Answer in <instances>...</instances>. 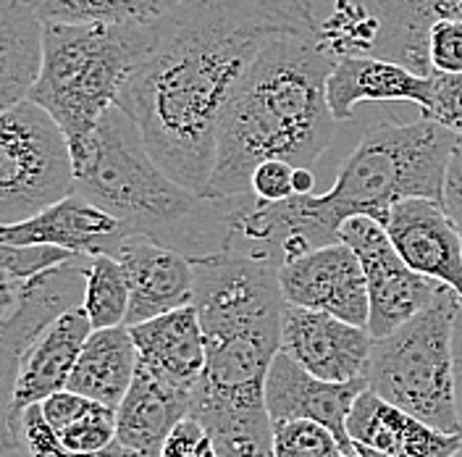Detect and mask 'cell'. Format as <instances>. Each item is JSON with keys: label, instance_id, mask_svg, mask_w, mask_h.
Here are the masks:
<instances>
[{"label": "cell", "instance_id": "38", "mask_svg": "<svg viewBox=\"0 0 462 457\" xmlns=\"http://www.w3.org/2000/svg\"><path fill=\"white\" fill-rule=\"evenodd\" d=\"M5 452H8V450H5V447H3V444H0V457L5 455Z\"/></svg>", "mask_w": 462, "mask_h": 457}, {"label": "cell", "instance_id": "33", "mask_svg": "<svg viewBox=\"0 0 462 457\" xmlns=\"http://www.w3.org/2000/svg\"><path fill=\"white\" fill-rule=\"evenodd\" d=\"M161 457H218L210 434L205 431L200 421L195 418H184L171 436L166 439Z\"/></svg>", "mask_w": 462, "mask_h": 457}, {"label": "cell", "instance_id": "10", "mask_svg": "<svg viewBox=\"0 0 462 457\" xmlns=\"http://www.w3.org/2000/svg\"><path fill=\"white\" fill-rule=\"evenodd\" d=\"M339 242L360 260L371 303L368 331L374 340L397 331L410 318L426 311L444 289V284L415 274L394 250L386 228L374 219H346L339 228Z\"/></svg>", "mask_w": 462, "mask_h": 457}, {"label": "cell", "instance_id": "34", "mask_svg": "<svg viewBox=\"0 0 462 457\" xmlns=\"http://www.w3.org/2000/svg\"><path fill=\"white\" fill-rule=\"evenodd\" d=\"M444 210L447 216L455 221V227L462 231V137L455 153H452V161H449V169H447V182H444Z\"/></svg>", "mask_w": 462, "mask_h": 457}, {"label": "cell", "instance_id": "18", "mask_svg": "<svg viewBox=\"0 0 462 457\" xmlns=\"http://www.w3.org/2000/svg\"><path fill=\"white\" fill-rule=\"evenodd\" d=\"M189 413L192 392L137 366L126 397L116 407V442L137 457H161L166 439Z\"/></svg>", "mask_w": 462, "mask_h": 457}, {"label": "cell", "instance_id": "25", "mask_svg": "<svg viewBox=\"0 0 462 457\" xmlns=\"http://www.w3.org/2000/svg\"><path fill=\"white\" fill-rule=\"evenodd\" d=\"M189 418L200 421L218 457H273V421L268 407L198 405Z\"/></svg>", "mask_w": 462, "mask_h": 457}, {"label": "cell", "instance_id": "39", "mask_svg": "<svg viewBox=\"0 0 462 457\" xmlns=\"http://www.w3.org/2000/svg\"><path fill=\"white\" fill-rule=\"evenodd\" d=\"M345 457H360V455H357V452H355V450H352V452H349V455H345Z\"/></svg>", "mask_w": 462, "mask_h": 457}, {"label": "cell", "instance_id": "9", "mask_svg": "<svg viewBox=\"0 0 462 457\" xmlns=\"http://www.w3.org/2000/svg\"><path fill=\"white\" fill-rule=\"evenodd\" d=\"M74 192V163L56 121L34 103L0 114V227L22 224Z\"/></svg>", "mask_w": 462, "mask_h": 457}, {"label": "cell", "instance_id": "20", "mask_svg": "<svg viewBox=\"0 0 462 457\" xmlns=\"http://www.w3.org/2000/svg\"><path fill=\"white\" fill-rule=\"evenodd\" d=\"M140 366L179 389L195 392L205 371V337L195 305L132 326Z\"/></svg>", "mask_w": 462, "mask_h": 457}, {"label": "cell", "instance_id": "12", "mask_svg": "<svg viewBox=\"0 0 462 457\" xmlns=\"http://www.w3.org/2000/svg\"><path fill=\"white\" fill-rule=\"evenodd\" d=\"M371 347L368 329L297 305L284 308L279 352L320 381L349 384L365 378Z\"/></svg>", "mask_w": 462, "mask_h": 457}, {"label": "cell", "instance_id": "26", "mask_svg": "<svg viewBox=\"0 0 462 457\" xmlns=\"http://www.w3.org/2000/svg\"><path fill=\"white\" fill-rule=\"evenodd\" d=\"M92 331L126 326L129 284L124 268L114 256H95L87 260L85 300H82Z\"/></svg>", "mask_w": 462, "mask_h": 457}, {"label": "cell", "instance_id": "15", "mask_svg": "<svg viewBox=\"0 0 462 457\" xmlns=\"http://www.w3.org/2000/svg\"><path fill=\"white\" fill-rule=\"evenodd\" d=\"M386 234L415 274L462 297V231L441 202L420 198L397 202L389 213Z\"/></svg>", "mask_w": 462, "mask_h": 457}, {"label": "cell", "instance_id": "24", "mask_svg": "<svg viewBox=\"0 0 462 457\" xmlns=\"http://www.w3.org/2000/svg\"><path fill=\"white\" fill-rule=\"evenodd\" d=\"M40 24L144 27L163 22L187 0H27Z\"/></svg>", "mask_w": 462, "mask_h": 457}, {"label": "cell", "instance_id": "21", "mask_svg": "<svg viewBox=\"0 0 462 457\" xmlns=\"http://www.w3.org/2000/svg\"><path fill=\"white\" fill-rule=\"evenodd\" d=\"M431 79L381 58H342L328 74L326 98L337 121L352 118L355 108L365 100H404L420 106V111H429Z\"/></svg>", "mask_w": 462, "mask_h": 457}, {"label": "cell", "instance_id": "11", "mask_svg": "<svg viewBox=\"0 0 462 457\" xmlns=\"http://www.w3.org/2000/svg\"><path fill=\"white\" fill-rule=\"evenodd\" d=\"M279 286L287 305L334 315L345 323L368 329V286L360 260L345 242L287 260L279 268Z\"/></svg>", "mask_w": 462, "mask_h": 457}, {"label": "cell", "instance_id": "37", "mask_svg": "<svg viewBox=\"0 0 462 457\" xmlns=\"http://www.w3.org/2000/svg\"><path fill=\"white\" fill-rule=\"evenodd\" d=\"M352 450L357 452L360 457H386L381 455V452H375V450H368V447H360V444H352Z\"/></svg>", "mask_w": 462, "mask_h": 457}, {"label": "cell", "instance_id": "17", "mask_svg": "<svg viewBox=\"0 0 462 457\" xmlns=\"http://www.w3.org/2000/svg\"><path fill=\"white\" fill-rule=\"evenodd\" d=\"M92 334L85 308H71L29 344L19 360V371L8 405V434L11 424L29 410L32 405H42L48 397L63 392L79 360L87 337Z\"/></svg>", "mask_w": 462, "mask_h": 457}, {"label": "cell", "instance_id": "2", "mask_svg": "<svg viewBox=\"0 0 462 457\" xmlns=\"http://www.w3.org/2000/svg\"><path fill=\"white\" fill-rule=\"evenodd\" d=\"M316 32L287 34L253 63L218 124L216 169L205 202H229L250 192L265 161L310 169L334 140L337 118L326 82L334 69Z\"/></svg>", "mask_w": 462, "mask_h": 457}, {"label": "cell", "instance_id": "27", "mask_svg": "<svg viewBox=\"0 0 462 457\" xmlns=\"http://www.w3.org/2000/svg\"><path fill=\"white\" fill-rule=\"evenodd\" d=\"M11 447L24 457H137L114 442L103 452H71L56 439L53 429L45 424L40 405H32L11 424Z\"/></svg>", "mask_w": 462, "mask_h": 457}, {"label": "cell", "instance_id": "4", "mask_svg": "<svg viewBox=\"0 0 462 457\" xmlns=\"http://www.w3.org/2000/svg\"><path fill=\"white\" fill-rule=\"evenodd\" d=\"M155 24H42L40 74L27 100L56 121L71 161L85 150L103 116L155 42Z\"/></svg>", "mask_w": 462, "mask_h": 457}, {"label": "cell", "instance_id": "31", "mask_svg": "<svg viewBox=\"0 0 462 457\" xmlns=\"http://www.w3.org/2000/svg\"><path fill=\"white\" fill-rule=\"evenodd\" d=\"M429 61L433 74H462V19L433 24L429 37Z\"/></svg>", "mask_w": 462, "mask_h": 457}, {"label": "cell", "instance_id": "23", "mask_svg": "<svg viewBox=\"0 0 462 457\" xmlns=\"http://www.w3.org/2000/svg\"><path fill=\"white\" fill-rule=\"evenodd\" d=\"M42 24L27 0H0V114L24 103L40 74Z\"/></svg>", "mask_w": 462, "mask_h": 457}, {"label": "cell", "instance_id": "8", "mask_svg": "<svg viewBox=\"0 0 462 457\" xmlns=\"http://www.w3.org/2000/svg\"><path fill=\"white\" fill-rule=\"evenodd\" d=\"M447 19H462V0H334L318 37L334 61L381 58L433 77L429 37Z\"/></svg>", "mask_w": 462, "mask_h": 457}, {"label": "cell", "instance_id": "1", "mask_svg": "<svg viewBox=\"0 0 462 457\" xmlns=\"http://www.w3.org/2000/svg\"><path fill=\"white\" fill-rule=\"evenodd\" d=\"M316 29L313 0H187L158 22L116 106L152 161L202 201L231 95L273 42Z\"/></svg>", "mask_w": 462, "mask_h": 457}, {"label": "cell", "instance_id": "6", "mask_svg": "<svg viewBox=\"0 0 462 457\" xmlns=\"http://www.w3.org/2000/svg\"><path fill=\"white\" fill-rule=\"evenodd\" d=\"M460 313L462 297L444 286L426 311L374 340L365 373L374 395L449 436H462L455 397V323Z\"/></svg>", "mask_w": 462, "mask_h": 457}, {"label": "cell", "instance_id": "19", "mask_svg": "<svg viewBox=\"0 0 462 457\" xmlns=\"http://www.w3.org/2000/svg\"><path fill=\"white\" fill-rule=\"evenodd\" d=\"M352 444L368 447L386 457H452L462 447V436H449L381 400L365 389L346 418Z\"/></svg>", "mask_w": 462, "mask_h": 457}, {"label": "cell", "instance_id": "13", "mask_svg": "<svg viewBox=\"0 0 462 457\" xmlns=\"http://www.w3.org/2000/svg\"><path fill=\"white\" fill-rule=\"evenodd\" d=\"M114 257L121 263L129 284V329L195 305V266L189 256L155 237L129 234Z\"/></svg>", "mask_w": 462, "mask_h": 457}, {"label": "cell", "instance_id": "3", "mask_svg": "<svg viewBox=\"0 0 462 457\" xmlns=\"http://www.w3.org/2000/svg\"><path fill=\"white\" fill-rule=\"evenodd\" d=\"M460 135L420 116L410 124L381 121L346 155L323 195L268 202L265 224L284 260L339 242L346 219L365 216L386 228L397 202L444 201V182Z\"/></svg>", "mask_w": 462, "mask_h": 457}, {"label": "cell", "instance_id": "29", "mask_svg": "<svg viewBox=\"0 0 462 457\" xmlns=\"http://www.w3.org/2000/svg\"><path fill=\"white\" fill-rule=\"evenodd\" d=\"M56 439L71 452H103L116 442V410L92 402L85 415L58 431Z\"/></svg>", "mask_w": 462, "mask_h": 457}, {"label": "cell", "instance_id": "22", "mask_svg": "<svg viewBox=\"0 0 462 457\" xmlns=\"http://www.w3.org/2000/svg\"><path fill=\"white\" fill-rule=\"evenodd\" d=\"M137 366L140 355L129 326L97 329L87 337L66 389L116 410L134 381Z\"/></svg>", "mask_w": 462, "mask_h": 457}, {"label": "cell", "instance_id": "16", "mask_svg": "<svg viewBox=\"0 0 462 457\" xmlns=\"http://www.w3.org/2000/svg\"><path fill=\"white\" fill-rule=\"evenodd\" d=\"M368 389V381H349V384H331L320 381L308 371H302L284 352H279L271 363L265 378V407L276 424L287 421H316L331 431L345 455L352 452V442L346 434V418L352 413L355 400Z\"/></svg>", "mask_w": 462, "mask_h": 457}, {"label": "cell", "instance_id": "28", "mask_svg": "<svg viewBox=\"0 0 462 457\" xmlns=\"http://www.w3.org/2000/svg\"><path fill=\"white\" fill-rule=\"evenodd\" d=\"M273 457H345V447L316 421H287L273 426Z\"/></svg>", "mask_w": 462, "mask_h": 457}, {"label": "cell", "instance_id": "7", "mask_svg": "<svg viewBox=\"0 0 462 457\" xmlns=\"http://www.w3.org/2000/svg\"><path fill=\"white\" fill-rule=\"evenodd\" d=\"M87 260L58 247L0 242V444L5 450H14L8 405L19 360L58 315L82 305Z\"/></svg>", "mask_w": 462, "mask_h": 457}, {"label": "cell", "instance_id": "14", "mask_svg": "<svg viewBox=\"0 0 462 457\" xmlns=\"http://www.w3.org/2000/svg\"><path fill=\"white\" fill-rule=\"evenodd\" d=\"M132 231L111 213L79 195L48 205L22 224L0 227V242L11 247H58L71 256H116Z\"/></svg>", "mask_w": 462, "mask_h": 457}, {"label": "cell", "instance_id": "5", "mask_svg": "<svg viewBox=\"0 0 462 457\" xmlns=\"http://www.w3.org/2000/svg\"><path fill=\"white\" fill-rule=\"evenodd\" d=\"M74 163V195L111 213L132 234L155 237L181 224L200 198L163 172L118 106L92 132Z\"/></svg>", "mask_w": 462, "mask_h": 457}, {"label": "cell", "instance_id": "40", "mask_svg": "<svg viewBox=\"0 0 462 457\" xmlns=\"http://www.w3.org/2000/svg\"><path fill=\"white\" fill-rule=\"evenodd\" d=\"M452 457H462V447H460V450H457V452H455V455H452Z\"/></svg>", "mask_w": 462, "mask_h": 457}, {"label": "cell", "instance_id": "30", "mask_svg": "<svg viewBox=\"0 0 462 457\" xmlns=\"http://www.w3.org/2000/svg\"><path fill=\"white\" fill-rule=\"evenodd\" d=\"M423 116L462 137V74H433L431 108Z\"/></svg>", "mask_w": 462, "mask_h": 457}, {"label": "cell", "instance_id": "32", "mask_svg": "<svg viewBox=\"0 0 462 457\" xmlns=\"http://www.w3.org/2000/svg\"><path fill=\"white\" fill-rule=\"evenodd\" d=\"M291 176H294V166L287 161H265L250 179V192L263 202H284L294 198Z\"/></svg>", "mask_w": 462, "mask_h": 457}, {"label": "cell", "instance_id": "36", "mask_svg": "<svg viewBox=\"0 0 462 457\" xmlns=\"http://www.w3.org/2000/svg\"><path fill=\"white\" fill-rule=\"evenodd\" d=\"M291 190L297 198H308L313 195L316 190V176L310 169H294V176H291Z\"/></svg>", "mask_w": 462, "mask_h": 457}, {"label": "cell", "instance_id": "35", "mask_svg": "<svg viewBox=\"0 0 462 457\" xmlns=\"http://www.w3.org/2000/svg\"><path fill=\"white\" fill-rule=\"evenodd\" d=\"M455 397H457V413L462 424V313L455 323Z\"/></svg>", "mask_w": 462, "mask_h": 457}]
</instances>
